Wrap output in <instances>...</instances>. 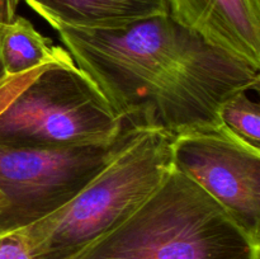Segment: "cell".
Masks as SVG:
<instances>
[{
  "label": "cell",
  "instance_id": "cell-14",
  "mask_svg": "<svg viewBox=\"0 0 260 259\" xmlns=\"http://www.w3.org/2000/svg\"><path fill=\"white\" fill-rule=\"evenodd\" d=\"M5 74H4V70H3V66H2V60H0V83L3 81V79H4Z\"/></svg>",
  "mask_w": 260,
  "mask_h": 259
},
{
  "label": "cell",
  "instance_id": "cell-2",
  "mask_svg": "<svg viewBox=\"0 0 260 259\" xmlns=\"http://www.w3.org/2000/svg\"><path fill=\"white\" fill-rule=\"evenodd\" d=\"M73 259H260V240L173 168L129 217Z\"/></svg>",
  "mask_w": 260,
  "mask_h": 259
},
{
  "label": "cell",
  "instance_id": "cell-12",
  "mask_svg": "<svg viewBox=\"0 0 260 259\" xmlns=\"http://www.w3.org/2000/svg\"><path fill=\"white\" fill-rule=\"evenodd\" d=\"M25 80L20 78H5L0 83V112L24 88Z\"/></svg>",
  "mask_w": 260,
  "mask_h": 259
},
{
  "label": "cell",
  "instance_id": "cell-10",
  "mask_svg": "<svg viewBox=\"0 0 260 259\" xmlns=\"http://www.w3.org/2000/svg\"><path fill=\"white\" fill-rule=\"evenodd\" d=\"M260 107L248 96V90L236 91L220 107L221 123L231 132L260 149Z\"/></svg>",
  "mask_w": 260,
  "mask_h": 259
},
{
  "label": "cell",
  "instance_id": "cell-5",
  "mask_svg": "<svg viewBox=\"0 0 260 259\" xmlns=\"http://www.w3.org/2000/svg\"><path fill=\"white\" fill-rule=\"evenodd\" d=\"M131 128L107 145L0 144V235L23 230L70 202L103 169Z\"/></svg>",
  "mask_w": 260,
  "mask_h": 259
},
{
  "label": "cell",
  "instance_id": "cell-8",
  "mask_svg": "<svg viewBox=\"0 0 260 259\" xmlns=\"http://www.w3.org/2000/svg\"><path fill=\"white\" fill-rule=\"evenodd\" d=\"M50 25L108 30L169 14L167 0H23Z\"/></svg>",
  "mask_w": 260,
  "mask_h": 259
},
{
  "label": "cell",
  "instance_id": "cell-1",
  "mask_svg": "<svg viewBox=\"0 0 260 259\" xmlns=\"http://www.w3.org/2000/svg\"><path fill=\"white\" fill-rule=\"evenodd\" d=\"M112 111L132 128L172 136L221 123L220 107L259 86V70L156 15L108 30L51 25Z\"/></svg>",
  "mask_w": 260,
  "mask_h": 259
},
{
  "label": "cell",
  "instance_id": "cell-3",
  "mask_svg": "<svg viewBox=\"0 0 260 259\" xmlns=\"http://www.w3.org/2000/svg\"><path fill=\"white\" fill-rule=\"evenodd\" d=\"M170 134L131 128L103 169L63 207L18 233L30 259H73L132 215L173 169Z\"/></svg>",
  "mask_w": 260,
  "mask_h": 259
},
{
  "label": "cell",
  "instance_id": "cell-13",
  "mask_svg": "<svg viewBox=\"0 0 260 259\" xmlns=\"http://www.w3.org/2000/svg\"><path fill=\"white\" fill-rule=\"evenodd\" d=\"M20 0H0V24H8L17 17Z\"/></svg>",
  "mask_w": 260,
  "mask_h": 259
},
{
  "label": "cell",
  "instance_id": "cell-9",
  "mask_svg": "<svg viewBox=\"0 0 260 259\" xmlns=\"http://www.w3.org/2000/svg\"><path fill=\"white\" fill-rule=\"evenodd\" d=\"M70 53L41 35L32 23L17 15L0 24V60L5 76H17L63 60Z\"/></svg>",
  "mask_w": 260,
  "mask_h": 259
},
{
  "label": "cell",
  "instance_id": "cell-7",
  "mask_svg": "<svg viewBox=\"0 0 260 259\" xmlns=\"http://www.w3.org/2000/svg\"><path fill=\"white\" fill-rule=\"evenodd\" d=\"M169 14L215 47L260 69V0H167Z\"/></svg>",
  "mask_w": 260,
  "mask_h": 259
},
{
  "label": "cell",
  "instance_id": "cell-6",
  "mask_svg": "<svg viewBox=\"0 0 260 259\" xmlns=\"http://www.w3.org/2000/svg\"><path fill=\"white\" fill-rule=\"evenodd\" d=\"M173 168L200 185L260 240V149L222 123L173 137Z\"/></svg>",
  "mask_w": 260,
  "mask_h": 259
},
{
  "label": "cell",
  "instance_id": "cell-4",
  "mask_svg": "<svg viewBox=\"0 0 260 259\" xmlns=\"http://www.w3.org/2000/svg\"><path fill=\"white\" fill-rule=\"evenodd\" d=\"M127 124L73 57L52 62L0 112V144L74 147L112 144Z\"/></svg>",
  "mask_w": 260,
  "mask_h": 259
},
{
  "label": "cell",
  "instance_id": "cell-11",
  "mask_svg": "<svg viewBox=\"0 0 260 259\" xmlns=\"http://www.w3.org/2000/svg\"><path fill=\"white\" fill-rule=\"evenodd\" d=\"M0 259H30L18 231L0 235Z\"/></svg>",
  "mask_w": 260,
  "mask_h": 259
}]
</instances>
